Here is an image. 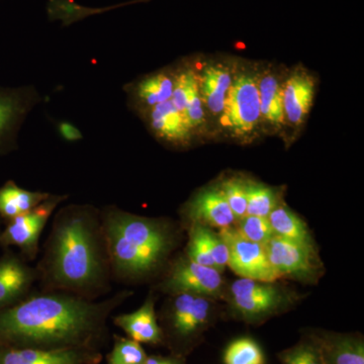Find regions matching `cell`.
<instances>
[{
	"instance_id": "d6986e66",
	"label": "cell",
	"mask_w": 364,
	"mask_h": 364,
	"mask_svg": "<svg viewBox=\"0 0 364 364\" xmlns=\"http://www.w3.org/2000/svg\"><path fill=\"white\" fill-rule=\"evenodd\" d=\"M315 85L305 73H294L282 90L284 116L291 124H299L305 119L312 105Z\"/></svg>"
},
{
	"instance_id": "30bf717a",
	"label": "cell",
	"mask_w": 364,
	"mask_h": 364,
	"mask_svg": "<svg viewBox=\"0 0 364 364\" xmlns=\"http://www.w3.org/2000/svg\"><path fill=\"white\" fill-rule=\"evenodd\" d=\"M219 234L229 250L228 267L240 279L273 282L279 279L268 260L264 245L249 241L241 236L235 226L220 229Z\"/></svg>"
},
{
	"instance_id": "603a6c76",
	"label": "cell",
	"mask_w": 364,
	"mask_h": 364,
	"mask_svg": "<svg viewBox=\"0 0 364 364\" xmlns=\"http://www.w3.org/2000/svg\"><path fill=\"white\" fill-rule=\"evenodd\" d=\"M261 116L273 124L282 123L284 119L282 90L272 75L261 79L258 85Z\"/></svg>"
},
{
	"instance_id": "7a4b0ae2",
	"label": "cell",
	"mask_w": 364,
	"mask_h": 364,
	"mask_svg": "<svg viewBox=\"0 0 364 364\" xmlns=\"http://www.w3.org/2000/svg\"><path fill=\"white\" fill-rule=\"evenodd\" d=\"M35 268L41 291L91 301L111 293L114 280L100 208L90 203L58 208Z\"/></svg>"
},
{
	"instance_id": "1f68e13d",
	"label": "cell",
	"mask_w": 364,
	"mask_h": 364,
	"mask_svg": "<svg viewBox=\"0 0 364 364\" xmlns=\"http://www.w3.org/2000/svg\"><path fill=\"white\" fill-rule=\"evenodd\" d=\"M56 130L62 140L68 143L79 142L82 140L83 134L75 124L68 121H59L56 124Z\"/></svg>"
},
{
	"instance_id": "d4e9b609",
	"label": "cell",
	"mask_w": 364,
	"mask_h": 364,
	"mask_svg": "<svg viewBox=\"0 0 364 364\" xmlns=\"http://www.w3.org/2000/svg\"><path fill=\"white\" fill-rule=\"evenodd\" d=\"M247 215L267 218L279 205V196L274 189L252 181H245Z\"/></svg>"
},
{
	"instance_id": "cb8c5ba5",
	"label": "cell",
	"mask_w": 364,
	"mask_h": 364,
	"mask_svg": "<svg viewBox=\"0 0 364 364\" xmlns=\"http://www.w3.org/2000/svg\"><path fill=\"white\" fill-rule=\"evenodd\" d=\"M224 364H267L262 347L250 337H240L227 345L223 353Z\"/></svg>"
},
{
	"instance_id": "ba28073f",
	"label": "cell",
	"mask_w": 364,
	"mask_h": 364,
	"mask_svg": "<svg viewBox=\"0 0 364 364\" xmlns=\"http://www.w3.org/2000/svg\"><path fill=\"white\" fill-rule=\"evenodd\" d=\"M264 247L268 260L279 279H289L314 284L322 277L324 267L315 245L273 236Z\"/></svg>"
},
{
	"instance_id": "7c38bea8",
	"label": "cell",
	"mask_w": 364,
	"mask_h": 364,
	"mask_svg": "<svg viewBox=\"0 0 364 364\" xmlns=\"http://www.w3.org/2000/svg\"><path fill=\"white\" fill-rule=\"evenodd\" d=\"M35 267L11 248L0 256V310L18 303L37 287Z\"/></svg>"
},
{
	"instance_id": "e0dca14e",
	"label": "cell",
	"mask_w": 364,
	"mask_h": 364,
	"mask_svg": "<svg viewBox=\"0 0 364 364\" xmlns=\"http://www.w3.org/2000/svg\"><path fill=\"white\" fill-rule=\"evenodd\" d=\"M174 88V74L157 72L130 83L124 87L130 105L140 112L149 111L155 105L171 100Z\"/></svg>"
},
{
	"instance_id": "836d02e7",
	"label": "cell",
	"mask_w": 364,
	"mask_h": 364,
	"mask_svg": "<svg viewBox=\"0 0 364 364\" xmlns=\"http://www.w3.org/2000/svg\"><path fill=\"white\" fill-rule=\"evenodd\" d=\"M0 223H1V221H0ZM0 231H1V228H0Z\"/></svg>"
},
{
	"instance_id": "4316f807",
	"label": "cell",
	"mask_w": 364,
	"mask_h": 364,
	"mask_svg": "<svg viewBox=\"0 0 364 364\" xmlns=\"http://www.w3.org/2000/svg\"><path fill=\"white\" fill-rule=\"evenodd\" d=\"M112 350L107 356V364H143L148 354L142 344L129 337L114 335Z\"/></svg>"
},
{
	"instance_id": "484cf974",
	"label": "cell",
	"mask_w": 364,
	"mask_h": 364,
	"mask_svg": "<svg viewBox=\"0 0 364 364\" xmlns=\"http://www.w3.org/2000/svg\"><path fill=\"white\" fill-rule=\"evenodd\" d=\"M282 364H324L315 339L310 332L303 335L298 343L277 354Z\"/></svg>"
},
{
	"instance_id": "d6a6232c",
	"label": "cell",
	"mask_w": 364,
	"mask_h": 364,
	"mask_svg": "<svg viewBox=\"0 0 364 364\" xmlns=\"http://www.w3.org/2000/svg\"><path fill=\"white\" fill-rule=\"evenodd\" d=\"M143 364H188L186 358L182 356L174 355L169 353L168 355H148Z\"/></svg>"
},
{
	"instance_id": "3957f363",
	"label": "cell",
	"mask_w": 364,
	"mask_h": 364,
	"mask_svg": "<svg viewBox=\"0 0 364 364\" xmlns=\"http://www.w3.org/2000/svg\"><path fill=\"white\" fill-rule=\"evenodd\" d=\"M100 213L114 282H156L181 243L179 227L166 218L144 217L116 205Z\"/></svg>"
},
{
	"instance_id": "7402d4cb",
	"label": "cell",
	"mask_w": 364,
	"mask_h": 364,
	"mask_svg": "<svg viewBox=\"0 0 364 364\" xmlns=\"http://www.w3.org/2000/svg\"><path fill=\"white\" fill-rule=\"evenodd\" d=\"M274 236L298 243L315 245L308 226L291 208L284 205H277L267 217Z\"/></svg>"
},
{
	"instance_id": "ac0fdd59",
	"label": "cell",
	"mask_w": 364,
	"mask_h": 364,
	"mask_svg": "<svg viewBox=\"0 0 364 364\" xmlns=\"http://www.w3.org/2000/svg\"><path fill=\"white\" fill-rule=\"evenodd\" d=\"M145 114L151 130L165 142L182 145L191 139L193 130L171 100L155 105Z\"/></svg>"
},
{
	"instance_id": "5bb4252c",
	"label": "cell",
	"mask_w": 364,
	"mask_h": 364,
	"mask_svg": "<svg viewBox=\"0 0 364 364\" xmlns=\"http://www.w3.org/2000/svg\"><path fill=\"white\" fill-rule=\"evenodd\" d=\"M112 323L126 333L127 337L140 344L163 346L161 327L158 321L156 296L151 289L142 305L131 313L112 316Z\"/></svg>"
},
{
	"instance_id": "8fae6325",
	"label": "cell",
	"mask_w": 364,
	"mask_h": 364,
	"mask_svg": "<svg viewBox=\"0 0 364 364\" xmlns=\"http://www.w3.org/2000/svg\"><path fill=\"white\" fill-rule=\"evenodd\" d=\"M260 117L258 85L250 76L236 78L228 92L222 124L234 133L243 135L255 128Z\"/></svg>"
},
{
	"instance_id": "44dd1931",
	"label": "cell",
	"mask_w": 364,
	"mask_h": 364,
	"mask_svg": "<svg viewBox=\"0 0 364 364\" xmlns=\"http://www.w3.org/2000/svg\"><path fill=\"white\" fill-rule=\"evenodd\" d=\"M231 75L228 69L223 66H208L198 78L200 97L203 102L214 114H222L230 87Z\"/></svg>"
},
{
	"instance_id": "f1b7e54d",
	"label": "cell",
	"mask_w": 364,
	"mask_h": 364,
	"mask_svg": "<svg viewBox=\"0 0 364 364\" xmlns=\"http://www.w3.org/2000/svg\"><path fill=\"white\" fill-rule=\"evenodd\" d=\"M241 236L249 241L265 245L274 236L267 218L245 215L234 225Z\"/></svg>"
},
{
	"instance_id": "8992f818",
	"label": "cell",
	"mask_w": 364,
	"mask_h": 364,
	"mask_svg": "<svg viewBox=\"0 0 364 364\" xmlns=\"http://www.w3.org/2000/svg\"><path fill=\"white\" fill-rule=\"evenodd\" d=\"M152 289L155 293L166 296L191 294L213 299H225L228 286L221 272L193 262L183 253L170 261Z\"/></svg>"
},
{
	"instance_id": "83f0119b",
	"label": "cell",
	"mask_w": 364,
	"mask_h": 364,
	"mask_svg": "<svg viewBox=\"0 0 364 364\" xmlns=\"http://www.w3.org/2000/svg\"><path fill=\"white\" fill-rule=\"evenodd\" d=\"M188 241L186 248V256L193 262L203 267L214 268L207 238H205V226L200 224L188 225Z\"/></svg>"
},
{
	"instance_id": "52a82bcc",
	"label": "cell",
	"mask_w": 364,
	"mask_h": 364,
	"mask_svg": "<svg viewBox=\"0 0 364 364\" xmlns=\"http://www.w3.org/2000/svg\"><path fill=\"white\" fill-rule=\"evenodd\" d=\"M68 195H50L26 214L7 222L0 231V247H16L28 262L37 260L40 253V239L43 231L61 203L68 200Z\"/></svg>"
},
{
	"instance_id": "5b68a950",
	"label": "cell",
	"mask_w": 364,
	"mask_h": 364,
	"mask_svg": "<svg viewBox=\"0 0 364 364\" xmlns=\"http://www.w3.org/2000/svg\"><path fill=\"white\" fill-rule=\"evenodd\" d=\"M225 299L232 317L248 325H260L287 312L299 298L277 282L239 279L228 286Z\"/></svg>"
},
{
	"instance_id": "6da1fadb",
	"label": "cell",
	"mask_w": 364,
	"mask_h": 364,
	"mask_svg": "<svg viewBox=\"0 0 364 364\" xmlns=\"http://www.w3.org/2000/svg\"><path fill=\"white\" fill-rule=\"evenodd\" d=\"M132 296L133 291L124 289L91 301L61 291L35 289L0 310V349L102 351L109 340V318Z\"/></svg>"
},
{
	"instance_id": "f546056e",
	"label": "cell",
	"mask_w": 364,
	"mask_h": 364,
	"mask_svg": "<svg viewBox=\"0 0 364 364\" xmlns=\"http://www.w3.org/2000/svg\"><path fill=\"white\" fill-rule=\"evenodd\" d=\"M219 188L221 189L228 205L231 208L236 222L247 215L245 181L240 178L227 179Z\"/></svg>"
},
{
	"instance_id": "277c9868",
	"label": "cell",
	"mask_w": 364,
	"mask_h": 364,
	"mask_svg": "<svg viewBox=\"0 0 364 364\" xmlns=\"http://www.w3.org/2000/svg\"><path fill=\"white\" fill-rule=\"evenodd\" d=\"M163 346L169 353L188 358L215 325L218 318L215 299L191 294L167 296L157 313Z\"/></svg>"
},
{
	"instance_id": "4fadbf2b",
	"label": "cell",
	"mask_w": 364,
	"mask_h": 364,
	"mask_svg": "<svg viewBox=\"0 0 364 364\" xmlns=\"http://www.w3.org/2000/svg\"><path fill=\"white\" fill-rule=\"evenodd\" d=\"M181 214L186 225L196 223L212 229H224L236 223L219 188L203 189L196 193L184 205Z\"/></svg>"
},
{
	"instance_id": "ffe728a7",
	"label": "cell",
	"mask_w": 364,
	"mask_h": 364,
	"mask_svg": "<svg viewBox=\"0 0 364 364\" xmlns=\"http://www.w3.org/2000/svg\"><path fill=\"white\" fill-rule=\"evenodd\" d=\"M51 193L32 191L20 188L14 181H7L0 186V221H11L30 212L49 198Z\"/></svg>"
},
{
	"instance_id": "4dcf8cb0",
	"label": "cell",
	"mask_w": 364,
	"mask_h": 364,
	"mask_svg": "<svg viewBox=\"0 0 364 364\" xmlns=\"http://www.w3.org/2000/svg\"><path fill=\"white\" fill-rule=\"evenodd\" d=\"M205 238H207L215 269L221 273L224 272L229 261V250H228L226 242L222 238L221 235L215 233L212 228L207 226H205Z\"/></svg>"
},
{
	"instance_id": "9c48e42d",
	"label": "cell",
	"mask_w": 364,
	"mask_h": 364,
	"mask_svg": "<svg viewBox=\"0 0 364 364\" xmlns=\"http://www.w3.org/2000/svg\"><path fill=\"white\" fill-rule=\"evenodd\" d=\"M42 102L33 85H0V158L18 150L21 127Z\"/></svg>"
},
{
	"instance_id": "2e32d148",
	"label": "cell",
	"mask_w": 364,
	"mask_h": 364,
	"mask_svg": "<svg viewBox=\"0 0 364 364\" xmlns=\"http://www.w3.org/2000/svg\"><path fill=\"white\" fill-rule=\"evenodd\" d=\"M324 364H364V340L360 334L311 330Z\"/></svg>"
},
{
	"instance_id": "9a60e30c",
	"label": "cell",
	"mask_w": 364,
	"mask_h": 364,
	"mask_svg": "<svg viewBox=\"0 0 364 364\" xmlns=\"http://www.w3.org/2000/svg\"><path fill=\"white\" fill-rule=\"evenodd\" d=\"M102 358V351L88 349H0V364H100Z\"/></svg>"
}]
</instances>
